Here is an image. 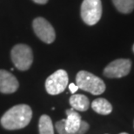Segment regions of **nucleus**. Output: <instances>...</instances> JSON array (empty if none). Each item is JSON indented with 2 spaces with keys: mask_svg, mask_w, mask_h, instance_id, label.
<instances>
[{
  "mask_svg": "<svg viewBox=\"0 0 134 134\" xmlns=\"http://www.w3.org/2000/svg\"><path fill=\"white\" fill-rule=\"evenodd\" d=\"M66 119H61L56 123L55 127L58 134H85L90 125L83 121L81 116L73 108L66 110Z\"/></svg>",
  "mask_w": 134,
  "mask_h": 134,
  "instance_id": "obj_2",
  "label": "nucleus"
},
{
  "mask_svg": "<svg viewBox=\"0 0 134 134\" xmlns=\"http://www.w3.org/2000/svg\"><path fill=\"white\" fill-rule=\"evenodd\" d=\"M92 108L95 112L101 115H108L112 111V105L111 103L104 98L95 99L92 103Z\"/></svg>",
  "mask_w": 134,
  "mask_h": 134,
  "instance_id": "obj_11",
  "label": "nucleus"
},
{
  "mask_svg": "<svg viewBox=\"0 0 134 134\" xmlns=\"http://www.w3.org/2000/svg\"><path fill=\"white\" fill-rule=\"evenodd\" d=\"M32 28L37 37L45 44H52L56 38V32L52 25L44 18H37L32 22Z\"/></svg>",
  "mask_w": 134,
  "mask_h": 134,
  "instance_id": "obj_8",
  "label": "nucleus"
},
{
  "mask_svg": "<svg viewBox=\"0 0 134 134\" xmlns=\"http://www.w3.org/2000/svg\"><path fill=\"white\" fill-rule=\"evenodd\" d=\"M39 134H54V127L52 119L46 114L40 117L38 121Z\"/></svg>",
  "mask_w": 134,
  "mask_h": 134,
  "instance_id": "obj_12",
  "label": "nucleus"
},
{
  "mask_svg": "<svg viewBox=\"0 0 134 134\" xmlns=\"http://www.w3.org/2000/svg\"><path fill=\"white\" fill-rule=\"evenodd\" d=\"M69 102L75 111H85L90 107L89 98L83 94H73L70 98Z\"/></svg>",
  "mask_w": 134,
  "mask_h": 134,
  "instance_id": "obj_10",
  "label": "nucleus"
},
{
  "mask_svg": "<svg viewBox=\"0 0 134 134\" xmlns=\"http://www.w3.org/2000/svg\"><path fill=\"white\" fill-rule=\"evenodd\" d=\"M101 0H84L81 4V18L88 25H94L102 16Z\"/></svg>",
  "mask_w": 134,
  "mask_h": 134,
  "instance_id": "obj_5",
  "label": "nucleus"
},
{
  "mask_svg": "<svg viewBox=\"0 0 134 134\" xmlns=\"http://www.w3.org/2000/svg\"><path fill=\"white\" fill-rule=\"evenodd\" d=\"M10 58L16 68L19 71H27L33 63V52L27 44H18L13 46Z\"/></svg>",
  "mask_w": 134,
  "mask_h": 134,
  "instance_id": "obj_4",
  "label": "nucleus"
},
{
  "mask_svg": "<svg viewBox=\"0 0 134 134\" xmlns=\"http://www.w3.org/2000/svg\"><path fill=\"white\" fill-rule=\"evenodd\" d=\"M69 83L68 74L65 70H58L46 79L45 90L50 95H58L66 89Z\"/></svg>",
  "mask_w": 134,
  "mask_h": 134,
  "instance_id": "obj_6",
  "label": "nucleus"
},
{
  "mask_svg": "<svg viewBox=\"0 0 134 134\" xmlns=\"http://www.w3.org/2000/svg\"><path fill=\"white\" fill-rule=\"evenodd\" d=\"M116 9L119 12L128 14L134 10V0H112Z\"/></svg>",
  "mask_w": 134,
  "mask_h": 134,
  "instance_id": "obj_13",
  "label": "nucleus"
},
{
  "mask_svg": "<svg viewBox=\"0 0 134 134\" xmlns=\"http://www.w3.org/2000/svg\"><path fill=\"white\" fill-rule=\"evenodd\" d=\"M19 87L16 77L6 70H0V92L4 94L14 93Z\"/></svg>",
  "mask_w": 134,
  "mask_h": 134,
  "instance_id": "obj_9",
  "label": "nucleus"
},
{
  "mask_svg": "<svg viewBox=\"0 0 134 134\" xmlns=\"http://www.w3.org/2000/svg\"><path fill=\"white\" fill-rule=\"evenodd\" d=\"M32 119V110L25 104H17L4 113L0 124L6 130H19L27 126Z\"/></svg>",
  "mask_w": 134,
  "mask_h": 134,
  "instance_id": "obj_1",
  "label": "nucleus"
},
{
  "mask_svg": "<svg viewBox=\"0 0 134 134\" xmlns=\"http://www.w3.org/2000/svg\"><path fill=\"white\" fill-rule=\"evenodd\" d=\"M79 89V86H77V85H75L74 83H71V84L69 85V90L71 91V92L72 94H75V92H76Z\"/></svg>",
  "mask_w": 134,
  "mask_h": 134,
  "instance_id": "obj_14",
  "label": "nucleus"
},
{
  "mask_svg": "<svg viewBox=\"0 0 134 134\" xmlns=\"http://www.w3.org/2000/svg\"><path fill=\"white\" fill-rule=\"evenodd\" d=\"M32 1L39 4H45L48 2V0H32Z\"/></svg>",
  "mask_w": 134,
  "mask_h": 134,
  "instance_id": "obj_15",
  "label": "nucleus"
},
{
  "mask_svg": "<svg viewBox=\"0 0 134 134\" xmlns=\"http://www.w3.org/2000/svg\"><path fill=\"white\" fill-rule=\"evenodd\" d=\"M76 85L92 95H100L105 91V84L100 77L86 71H80L76 76Z\"/></svg>",
  "mask_w": 134,
  "mask_h": 134,
  "instance_id": "obj_3",
  "label": "nucleus"
},
{
  "mask_svg": "<svg viewBox=\"0 0 134 134\" xmlns=\"http://www.w3.org/2000/svg\"><path fill=\"white\" fill-rule=\"evenodd\" d=\"M132 61L126 58H119L112 61L104 69V75L109 79H120L130 73Z\"/></svg>",
  "mask_w": 134,
  "mask_h": 134,
  "instance_id": "obj_7",
  "label": "nucleus"
},
{
  "mask_svg": "<svg viewBox=\"0 0 134 134\" xmlns=\"http://www.w3.org/2000/svg\"><path fill=\"white\" fill-rule=\"evenodd\" d=\"M119 134H128V133H126V132H121V133H119Z\"/></svg>",
  "mask_w": 134,
  "mask_h": 134,
  "instance_id": "obj_16",
  "label": "nucleus"
},
{
  "mask_svg": "<svg viewBox=\"0 0 134 134\" xmlns=\"http://www.w3.org/2000/svg\"><path fill=\"white\" fill-rule=\"evenodd\" d=\"M132 50H133V52H134V45H133V47H132Z\"/></svg>",
  "mask_w": 134,
  "mask_h": 134,
  "instance_id": "obj_17",
  "label": "nucleus"
}]
</instances>
